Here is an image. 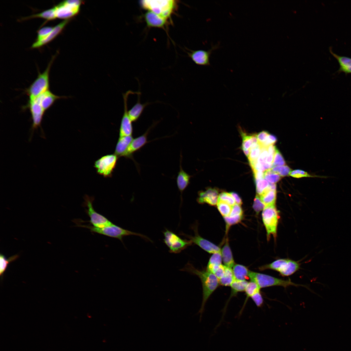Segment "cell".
I'll list each match as a JSON object with an SVG mask.
<instances>
[{"instance_id":"obj_6","label":"cell","mask_w":351,"mask_h":351,"mask_svg":"<svg viewBox=\"0 0 351 351\" xmlns=\"http://www.w3.org/2000/svg\"><path fill=\"white\" fill-rule=\"evenodd\" d=\"M209 137H200L195 135L184 140L186 155V168L182 179L179 194V205L198 203L199 191L198 183L194 178L192 167L191 151L194 142L206 141Z\"/></svg>"},{"instance_id":"obj_9","label":"cell","mask_w":351,"mask_h":351,"mask_svg":"<svg viewBox=\"0 0 351 351\" xmlns=\"http://www.w3.org/2000/svg\"><path fill=\"white\" fill-rule=\"evenodd\" d=\"M236 184H231L216 200L202 208H200L184 235L200 240L199 237V231L209 225L223 213L221 211L222 202L227 194Z\"/></svg>"},{"instance_id":"obj_17","label":"cell","mask_w":351,"mask_h":351,"mask_svg":"<svg viewBox=\"0 0 351 351\" xmlns=\"http://www.w3.org/2000/svg\"><path fill=\"white\" fill-rule=\"evenodd\" d=\"M199 209L198 203L178 205L171 231L178 236L184 235Z\"/></svg>"},{"instance_id":"obj_26","label":"cell","mask_w":351,"mask_h":351,"mask_svg":"<svg viewBox=\"0 0 351 351\" xmlns=\"http://www.w3.org/2000/svg\"><path fill=\"white\" fill-rule=\"evenodd\" d=\"M351 299V288H346L344 289Z\"/></svg>"},{"instance_id":"obj_10","label":"cell","mask_w":351,"mask_h":351,"mask_svg":"<svg viewBox=\"0 0 351 351\" xmlns=\"http://www.w3.org/2000/svg\"><path fill=\"white\" fill-rule=\"evenodd\" d=\"M330 65L317 68L316 73L311 76L304 75L287 76L282 79L284 86L294 97L302 98H315L314 86L321 76L330 71Z\"/></svg>"},{"instance_id":"obj_21","label":"cell","mask_w":351,"mask_h":351,"mask_svg":"<svg viewBox=\"0 0 351 351\" xmlns=\"http://www.w3.org/2000/svg\"><path fill=\"white\" fill-rule=\"evenodd\" d=\"M327 300L335 302L347 309L351 307V299L344 289L334 288L328 294Z\"/></svg>"},{"instance_id":"obj_18","label":"cell","mask_w":351,"mask_h":351,"mask_svg":"<svg viewBox=\"0 0 351 351\" xmlns=\"http://www.w3.org/2000/svg\"><path fill=\"white\" fill-rule=\"evenodd\" d=\"M52 27H60L67 28L69 30L68 32L60 40V41H62L70 32L79 30L84 28L82 21V13L81 10H80L76 13L66 16L59 20L33 26L31 28L30 31H37Z\"/></svg>"},{"instance_id":"obj_13","label":"cell","mask_w":351,"mask_h":351,"mask_svg":"<svg viewBox=\"0 0 351 351\" xmlns=\"http://www.w3.org/2000/svg\"><path fill=\"white\" fill-rule=\"evenodd\" d=\"M273 234L271 231L269 255L265 267L266 281L271 290L272 301H273V292L274 288L284 275L286 264L279 259L274 253L273 248Z\"/></svg>"},{"instance_id":"obj_19","label":"cell","mask_w":351,"mask_h":351,"mask_svg":"<svg viewBox=\"0 0 351 351\" xmlns=\"http://www.w3.org/2000/svg\"><path fill=\"white\" fill-rule=\"evenodd\" d=\"M325 308L328 317L333 324L336 326L344 323L347 316L348 309L335 302L328 300Z\"/></svg>"},{"instance_id":"obj_14","label":"cell","mask_w":351,"mask_h":351,"mask_svg":"<svg viewBox=\"0 0 351 351\" xmlns=\"http://www.w3.org/2000/svg\"><path fill=\"white\" fill-rule=\"evenodd\" d=\"M99 147L98 145L88 144L73 135L62 140L54 147L67 167L75 161L86 149Z\"/></svg>"},{"instance_id":"obj_23","label":"cell","mask_w":351,"mask_h":351,"mask_svg":"<svg viewBox=\"0 0 351 351\" xmlns=\"http://www.w3.org/2000/svg\"><path fill=\"white\" fill-rule=\"evenodd\" d=\"M288 343L290 345L292 351H298L296 345V339L293 337L290 338L288 340ZM269 351H278L272 348Z\"/></svg>"},{"instance_id":"obj_4","label":"cell","mask_w":351,"mask_h":351,"mask_svg":"<svg viewBox=\"0 0 351 351\" xmlns=\"http://www.w3.org/2000/svg\"><path fill=\"white\" fill-rule=\"evenodd\" d=\"M126 299L125 308L131 312L128 314V318L135 328V331L131 332L135 333L138 339L147 342L156 341L170 335L142 315L139 308L140 296L128 292Z\"/></svg>"},{"instance_id":"obj_15","label":"cell","mask_w":351,"mask_h":351,"mask_svg":"<svg viewBox=\"0 0 351 351\" xmlns=\"http://www.w3.org/2000/svg\"><path fill=\"white\" fill-rule=\"evenodd\" d=\"M216 26L220 38L225 41H244L250 32V28L224 16L217 20Z\"/></svg>"},{"instance_id":"obj_3","label":"cell","mask_w":351,"mask_h":351,"mask_svg":"<svg viewBox=\"0 0 351 351\" xmlns=\"http://www.w3.org/2000/svg\"><path fill=\"white\" fill-rule=\"evenodd\" d=\"M122 1L116 0H98L81 9L84 27L97 30L105 29L118 18Z\"/></svg>"},{"instance_id":"obj_7","label":"cell","mask_w":351,"mask_h":351,"mask_svg":"<svg viewBox=\"0 0 351 351\" xmlns=\"http://www.w3.org/2000/svg\"><path fill=\"white\" fill-rule=\"evenodd\" d=\"M115 340L129 342L140 349L148 351H212L185 343L171 336L155 342H147L134 337L123 336L116 329L109 332Z\"/></svg>"},{"instance_id":"obj_16","label":"cell","mask_w":351,"mask_h":351,"mask_svg":"<svg viewBox=\"0 0 351 351\" xmlns=\"http://www.w3.org/2000/svg\"><path fill=\"white\" fill-rule=\"evenodd\" d=\"M209 137L206 142V151L205 154L192 167L193 174L197 183L204 182L209 176L217 161L225 155L220 154L213 156L210 153V142Z\"/></svg>"},{"instance_id":"obj_11","label":"cell","mask_w":351,"mask_h":351,"mask_svg":"<svg viewBox=\"0 0 351 351\" xmlns=\"http://www.w3.org/2000/svg\"><path fill=\"white\" fill-rule=\"evenodd\" d=\"M104 31L105 29L96 30L83 38L69 57L60 61L53 62L48 66L46 72H59L76 63L93 48Z\"/></svg>"},{"instance_id":"obj_20","label":"cell","mask_w":351,"mask_h":351,"mask_svg":"<svg viewBox=\"0 0 351 351\" xmlns=\"http://www.w3.org/2000/svg\"><path fill=\"white\" fill-rule=\"evenodd\" d=\"M80 40L71 39L60 41L56 46V55L53 62L60 61L69 57L77 48Z\"/></svg>"},{"instance_id":"obj_8","label":"cell","mask_w":351,"mask_h":351,"mask_svg":"<svg viewBox=\"0 0 351 351\" xmlns=\"http://www.w3.org/2000/svg\"><path fill=\"white\" fill-rule=\"evenodd\" d=\"M41 160L44 163L49 181L46 200L43 209V212H46L52 195L61 189L63 177L67 167L55 147L49 151H43Z\"/></svg>"},{"instance_id":"obj_1","label":"cell","mask_w":351,"mask_h":351,"mask_svg":"<svg viewBox=\"0 0 351 351\" xmlns=\"http://www.w3.org/2000/svg\"><path fill=\"white\" fill-rule=\"evenodd\" d=\"M87 78L79 83L71 100L63 110L58 107L55 117L39 134V139L44 151L51 150L62 140L74 135V108L77 98Z\"/></svg>"},{"instance_id":"obj_12","label":"cell","mask_w":351,"mask_h":351,"mask_svg":"<svg viewBox=\"0 0 351 351\" xmlns=\"http://www.w3.org/2000/svg\"><path fill=\"white\" fill-rule=\"evenodd\" d=\"M328 288L322 282H314L308 287L297 289L296 303L300 306L311 305L316 308L325 307L328 298Z\"/></svg>"},{"instance_id":"obj_2","label":"cell","mask_w":351,"mask_h":351,"mask_svg":"<svg viewBox=\"0 0 351 351\" xmlns=\"http://www.w3.org/2000/svg\"><path fill=\"white\" fill-rule=\"evenodd\" d=\"M214 11L251 29L256 23L263 8L259 0H217L211 2Z\"/></svg>"},{"instance_id":"obj_5","label":"cell","mask_w":351,"mask_h":351,"mask_svg":"<svg viewBox=\"0 0 351 351\" xmlns=\"http://www.w3.org/2000/svg\"><path fill=\"white\" fill-rule=\"evenodd\" d=\"M177 237L171 230L159 232L146 239L141 246L146 260L156 266H167Z\"/></svg>"},{"instance_id":"obj_25","label":"cell","mask_w":351,"mask_h":351,"mask_svg":"<svg viewBox=\"0 0 351 351\" xmlns=\"http://www.w3.org/2000/svg\"><path fill=\"white\" fill-rule=\"evenodd\" d=\"M343 324H351V307L348 309V312L347 318Z\"/></svg>"},{"instance_id":"obj_22","label":"cell","mask_w":351,"mask_h":351,"mask_svg":"<svg viewBox=\"0 0 351 351\" xmlns=\"http://www.w3.org/2000/svg\"><path fill=\"white\" fill-rule=\"evenodd\" d=\"M339 334V348L340 349L345 340L351 337V324H342L335 326Z\"/></svg>"},{"instance_id":"obj_24","label":"cell","mask_w":351,"mask_h":351,"mask_svg":"<svg viewBox=\"0 0 351 351\" xmlns=\"http://www.w3.org/2000/svg\"><path fill=\"white\" fill-rule=\"evenodd\" d=\"M244 349L245 351H263L258 347L253 345L251 343H249L248 346L245 348Z\"/></svg>"}]
</instances>
